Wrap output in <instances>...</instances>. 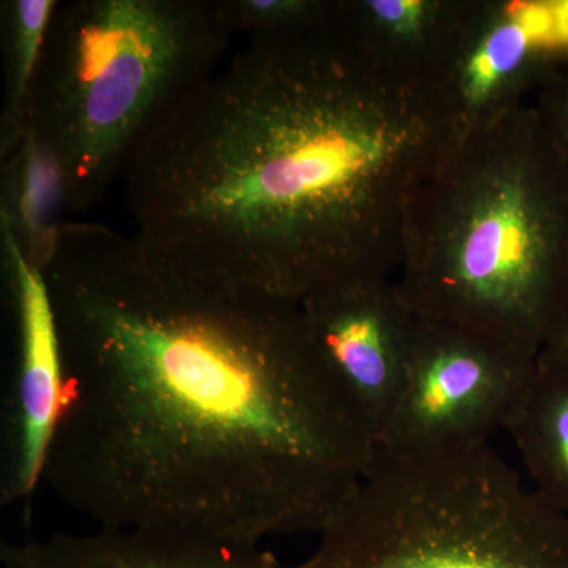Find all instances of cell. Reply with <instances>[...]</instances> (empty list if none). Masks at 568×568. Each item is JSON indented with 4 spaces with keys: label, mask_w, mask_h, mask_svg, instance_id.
<instances>
[{
    "label": "cell",
    "mask_w": 568,
    "mask_h": 568,
    "mask_svg": "<svg viewBox=\"0 0 568 568\" xmlns=\"http://www.w3.org/2000/svg\"><path fill=\"white\" fill-rule=\"evenodd\" d=\"M0 564L2 568H290L261 544L178 530L111 528L2 544Z\"/></svg>",
    "instance_id": "10"
},
{
    "label": "cell",
    "mask_w": 568,
    "mask_h": 568,
    "mask_svg": "<svg viewBox=\"0 0 568 568\" xmlns=\"http://www.w3.org/2000/svg\"><path fill=\"white\" fill-rule=\"evenodd\" d=\"M55 6V0L2 2L6 102L0 118V153L9 151L31 126L33 89Z\"/></svg>",
    "instance_id": "14"
},
{
    "label": "cell",
    "mask_w": 568,
    "mask_h": 568,
    "mask_svg": "<svg viewBox=\"0 0 568 568\" xmlns=\"http://www.w3.org/2000/svg\"><path fill=\"white\" fill-rule=\"evenodd\" d=\"M0 224L10 231L26 260L43 271L67 220L61 166L32 126L0 153Z\"/></svg>",
    "instance_id": "12"
},
{
    "label": "cell",
    "mask_w": 568,
    "mask_h": 568,
    "mask_svg": "<svg viewBox=\"0 0 568 568\" xmlns=\"http://www.w3.org/2000/svg\"><path fill=\"white\" fill-rule=\"evenodd\" d=\"M313 342L379 439L405 379L416 313L394 278L351 284L301 302Z\"/></svg>",
    "instance_id": "9"
},
{
    "label": "cell",
    "mask_w": 568,
    "mask_h": 568,
    "mask_svg": "<svg viewBox=\"0 0 568 568\" xmlns=\"http://www.w3.org/2000/svg\"><path fill=\"white\" fill-rule=\"evenodd\" d=\"M534 106L568 160V61L555 54L537 88Z\"/></svg>",
    "instance_id": "16"
},
{
    "label": "cell",
    "mask_w": 568,
    "mask_h": 568,
    "mask_svg": "<svg viewBox=\"0 0 568 568\" xmlns=\"http://www.w3.org/2000/svg\"><path fill=\"white\" fill-rule=\"evenodd\" d=\"M466 3L467 0H336V10L366 50L395 70L428 84Z\"/></svg>",
    "instance_id": "11"
},
{
    "label": "cell",
    "mask_w": 568,
    "mask_h": 568,
    "mask_svg": "<svg viewBox=\"0 0 568 568\" xmlns=\"http://www.w3.org/2000/svg\"><path fill=\"white\" fill-rule=\"evenodd\" d=\"M457 144L426 82L339 20L250 36L134 156L133 234L213 283L301 304L399 271L407 211Z\"/></svg>",
    "instance_id": "2"
},
{
    "label": "cell",
    "mask_w": 568,
    "mask_h": 568,
    "mask_svg": "<svg viewBox=\"0 0 568 568\" xmlns=\"http://www.w3.org/2000/svg\"><path fill=\"white\" fill-rule=\"evenodd\" d=\"M559 41L556 55L568 61V2L558 3Z\"/></svg>",
    "instance_id": "18"
},
{
    "label": "cell",
    "mask_w": 568,
    "mask_h": 568,
    "mask_svg": "<svg viewBox=\"0 0 568 568\" xmlns=\"http://www.w3.org/2000/svg\"><path fill=\"white\" fill-rule=\"evenodd\" d=\"M334 0H219L234 33L291 31L324 20Z\"/></svg>",
    "instance_id": "15"
},
{
    "label": "cell",
    "mask_w": 568,
    "mask_h": 568,
    "mask_svg": "<svg viewBox=\"0 0 568 568\" xmlns=\"http://www.w3.org/2000/svg\"><path fill=\"white\" fill-rule=\"evenodd\" d=\"M0 256L11 324L0 503L11 506L28 503L43 481L44 463L61 414L62 355L43 272L26 260L2 224Z\"/></svg>",
    "instance_id": "8"
},
{
    "label": "cell",
    "mask_w": 568,
    "mask_h": 568,
    "mask_svg": "<svg viewBox=\"0 0 568 568\" xmlns=\"http://www.w3.org/2000/svg\"><path fill=\"white\" fill-rule=\"evenodd\" d=\"M290 568H568V515L489 444L375 458Z\"/></svg>",
    "instance_id": "5"
},
{
    "label": "cell",
    "mask_w": 568,
    "mask_h": 568,
    "mask_svg": "<svg viewBox=\"0 0 568 568\" xmlns=\"http://www.w3.org/2000/svg\"><path fill=\"white\" fill-rule=\"evenodd\" d=\"M538 361L568 366V283L549 317Z\"/></svg>",
    "instance_id": "17"
},
{
    "label": "cell",
    "mask_w": 568,
    "mask_h": 568,
    "mask_svg": "<svg viewBox=\"0 0 568 568\" xmlns=\"http://www.w3.org/2000/svg\"><path fill=\"white\" fill-rule=\"evenodd\" d=\"M398 272L417 316L538 357L568 283V160L532 103L466 134L420 186Z\"/></svg>",
    "instance_id": "3"
},
{
    "label": "cell",
    "mask_w": 568,
    "mask_h": 568,
    "mask_svg": "<svg viewBox=\"0 0 568 568\" xmlns=\"http://www.w3.org/2000/svg\"><path fill=\"white\" fill-rule=\"evenodd\" d=\"M526 480L552 507L568 515V366L538 361L507 428Z\"/></svg>",
    "instance_id": "13"
},
{
    "label": "cell",
    "mask_w": 568,
    "mask_h": 568,
    "mask_svg": "<svg viewBox=\"0 0 568 568\" xmlns=\"http://www.w3.org/2000/svg\"><path fill=\"white\" fill-rule=\"evenodd\" d=\"M558 41V2L467 0L428 78L457 140L526 103Z\"/></svg>",
    "instance_id": "7"
},
{
    "label": "cell",
    "mask_w": 568,
    "mask_h": 568,
    "mask_svg": "<svg viewBox=\"0 0 568 568\" xmlns=\"http://www.w3.org/2000/svg\"><path fill=\"white\" fill-rule=\"evenodd\" d=\"M62 406L43 481L99 528L320 534L376 437L301 304L213 283L102 223L43 267Z\"/></svg>",
    "instance_id": "1"
},
{
    "label": "cell",
    "mask_w": 568,
    "mask_h": 568,
    "mask_svg": "<svg viewBox=\"0 0 568 568\" xmlns=\"http://www.w3.org/2000/svg\"><path fill=\"white\" fill-rule=\"evenodd\" d=\"M234 31L219 0L58 2L31 126L54 155L67 209L84 213L222 67Z\"/></svg>",
    "instance_id": "4"
},
{
    "label": "cell",
    "mask_w": 568,
    "mask_h": 568,
    "mask_svg": "<svg viewBox=\"0 0 568 568\" xmlns=\"http://www.w3.org/2000/svg\"><path fill=\"white\" fill-rule=\"evenodd\" d=\"M537 355L487 332L416 315L405 379L377 447L432 454L507 432Z\"/></svg>",
    "instance_id": "6"
}]
</instances>
